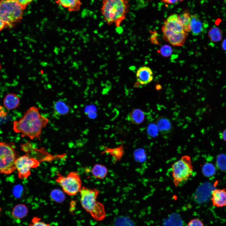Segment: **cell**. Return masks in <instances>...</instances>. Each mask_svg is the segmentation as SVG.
<instances>
[{"label":"cell","instance_id":"cell-1","mask_svg":"<svg viewBox=\"0 0 226 226\" xmlns=\"http://www.w3.org/2000/svg\"><path fill=\"white\" fill-rule=\"evenodd\" d=\"M39 109V107L31 106L19 120L14 121L13 123L14 132L20 133L23 137H27L31 140L37 139L40 141L42 129L49 121L40 113Z\"/></svg>","mask_w":226,"mask_h":226},{"label":"cell","instance_id":"cell-2","mask_svg":"<svg viewBox=\"0 0 226 226\" xmlns=\"http://www.w3.org/2000/svg\"><path fill=\"white\" fill-rule=\"evenodd\" d=\"M100 12L107 24L119 27L129 10V0H103Z\"/></svg>","mask_w":226,"mask_h":226},{"label":"cell","instance_id":"cell-3","mask_svg":"<svg viewBox=\"0 0 226 226\" xmlns=\"http://www.w3.org/2000/svg\"><path fill=\"white\" fill-rule=\"evenodd\" d=\"M162 31L164 40L174 46H183L188 35L179 15L172 14L164 21Z\"/></svg>","mask_w":226,"mask_h":226},{"label":"cell","instance_id":"cell-4","mask_svg":"<svg viewBox=\"0 0 226 226\" xmlns=\"http://www.w3.org/2000/svg\"><path fill=\"white\" fill-rule=\"evenodd\" d=\"M79 192L80 202L83 208L95 220H102L105 217V212L103 204L97 200L99 191L96 188L83 186Z\"/></svg>","mask_w":226,"mask_h":226},{"label":"cell","instance_id":"cell-5","mask_svg":"<svg viewBox=\"0 0 226 226\" xmlns=\"http://www.w3.org/2000/svg\"><path fill=\"white\" fill-rule=\"evenodd\" d=\"M24 10L16 0L0 1V17L5 23L6 27L13 28L20 22Z\"/></svg>","mask_w":226,"mask_h":226},{"label":"cell","instance_id":"cell-6","mask_svg":"<svg viewBox=\"0 0 226 226\" xmlns=\"http://www.w3.org/2000/svg\"><path fill=\"white\" fill-rule=\"evenodd\" d=\"M173 181L176 186L183 185L188 180L193 172L191 157L184 155L171 165Z\"/></svg>","mask_w":226,"mask_h":226},{"label":"cell","instance_id":"cell-7","mask_svg":"<svg viewBox=\"0 0 226 226\" xmlns=\"http://www.w3.org/2000/svg\"><path fill=\"white\" fill-rule=\"evenodd\" d=\"M17 158L14 143L0 142V174L9 175L14 172Z\"/></svg>","mask_w":226,"mask_h":226},{"label":"cell","instance_id":"cell-8","mask_svg":"<svg viewBox=\"0 0 226 226\" xmlns=\"http://www.w3.org/2000/svg\"><path fill=\"white\" fill-rule=\"evenodd\" d=\"M56 173V181L60 185L64 193L69 196H74L79 192L82 187V183L78 172H70L65 177L58 171Z\"/></svg>","mask_w":226,"mask_h":226},{"label":"cell","instance_id":"cell-9","mask_svg":"<svg viewBox=\"0 0 226 226\" xmlns=\"http://www.w3.org/2000/svg\"><path fill=\"white\" fill-rule=\"evenodd\" d=\"M15 164L18 178L24 180L28 178L31 174V169L37 167L40 162L35 158H31L26 154L18 157Z\"/></svg>","mask_w":226,"mask_h":226},{"label":"cell","instance_id":"cell-10","mask_svg":"<svg viewBox=\"0 0 226 226\" xmlns=\"http://www.w3.org/2000/svg\"><path fill=\"white\" fill-rule=\"evenodd\" d=\"M136 77L138 83L142 85L147 84L153 80V72L151 69L147 66H142L137 70Z\"/></svg>","mask_w":226,"mask_h":226},{"label":"cell","instance_id":"cell-11","mask_svg":"<svg viewBox=\"0 0 226 226\" xmlns=\"http://www.w3.org/2000/svg\"><path fill=\"white\" fill-rule=\"evenodd\" d=\"M213 206L215 207H226V190L216 189L212 192L211 199Z\"/></svg>","mask_w":226,"mask_h":226},{"label":"cell","instance_id":"cell-12","mask_svg":"<svg viewBox=\"0 0 226 226\" xmlns=\"http://www.w3.org/2000/svg\"><path fill=\"white\" fill-rule=\"evenodd\" d=\"M156 125L161 134H166L170 133L173 126L170 120L165 116H160L157 120Z\"/></svg>","mask_w":226,"mask_h":226},{"label":"cell","instance_id":"cell-13","mask_svg":"<svg viewBox=\"0 0 226 226\" xmlns=\"http://www.w3.org/2000/svg\"><path fill=\"white\" fill-rule=\"evenodd\" d=\"M190 31L194 36H197L203 30V24L198 15H191Z\"/></svg>","mask_w":226,"mask_h":226},{"label":"cell","instance_id":"cell-14","mask_svg":"<svg viewBox=\"0 0 226 226\" xmlns=\"http://www.w3.org/2000/svg\"><path fill=\"white\" fill-rule=\"evenodd\" d=\"M56 3L69 12L78 11L82 5L80 0H56Z\"/></svg>","mask_w":226,"mask_h":226},{"label":"cell","instance_id":"cell-15","mask_svg":"<svg viewBox=\"0 0 226 226\" xmlns=\"http://www.w3.org/2000/svg\"><path fill=\"white\" fill-rule=\"evenodd\" d=\"M145 117L144 112L142 110L136 109L132 110L127 116V119L131 123L139 125L144 121Z\"/></svg>","mask_w":226,"mask_h":226},{"label":"cell","instance_id":"cell-16","mask_svg":"<svg viewBox=\"0 0 226 226\" xmlns=\"http://www.w3.org/2000/svg\"><path fill=\"white\" fill-rule=\"evenodd\" d=\"M104 151L101 153H108L111 155L116 161H120L124 153V148L122 144L115 148H109L103 146Z\"/></svg>","mask_w":226,"mask_h":226},{"label":"cell","instance_id":"cell-17","mask_svg":"<svg viewBox=\"0 0 226 226\" xmlns=\"http://www.w3.org/2000/svg\"><path fill=\"white\" fill-rule=\"evenodd\" d=\"M19 103V98L14 94L10 93L7 94L3 100L4 106L9 110L16 108Z\"/></svg>","mask_w":226,"mask_h":226},{"label":"cell","instance_id":"cell-18","mask_svg":"<svg viewBox=\"0 0 226 226\" xmlns=\"http://www.w3.org/2000/svg\"><path fill=\"white\" fill-rule=\"evenodd\" d=\"M93 175L98 179H103L107 176L108 170L105 166L101 164H96L91 170Z\"/></svg>","mask_w":226,"mask_h":226},{"label":"cell","instance_id":"cell-19","mask_svg":"<svg viewBox=\"0 0 226 226\" xmlns=\"http://www.w3.org/2000/svg\"><path fill=\"white\" fill-rule=\"evenodd\" d=\"M54 111L56 115L59 116H64L69 111V108L64 101L58 100L53 105Z\"/></svg>","mask_w":226,"mask_h":226},{"label":"cell","instance_id":"cell-20","mask_svg":"<svg viewBox=\"0 0 226 226\" xmlns=\"http://www.w3.org/2000/svg\"><path fill=\"white\" fill-rule=\"evenodd\" d=\"M28 213V209L24 204L17 205L13 208L12 211L13 216L15 218L21 219L26 216Z\"/></svg>","mask_w":226,"mask_h":226},{"label":"cell","instance_id":"cell-21","mask_svg":"<svg viewBox=\"0 0 226 226\" xmlns=\"http://www.w3.org/2000/svg\"><path fill=\"white\" fill-rule=\"evenodd\" d=\"M208 34L210 40L213 42H219L222 39V31L218 27H214L211 28L209 30Z\"/></svg>","mask_w":226,"mask_h":226},{"label":"cell","instance_id":"cell-22","mask_svg":"<svg viewBox=\"0 0 226 226\" xmlns=\"http://www.w3.org/2000/svg\"><path fill=\"white\" fill-rule=\"evenodd\" d=\"M184 30L186 32L190 31L191 20V15L186 11L179 15Z\"/></svg>","mask_w":226,"mask_h":226},{"label":"cell","instance_id":"cell-23","mask_svg":"<svg viewBox=\"0 0 226 226\" xmlns=\"http://www.w3.org/2000/svg\"><path fill=\"white\" fill-rule=\"evenodd\" d=\"M114 226H135L133 222L128 217L119 216L116 218L114 222Z\"/></svg>","mask_w":226,"mask_h":226},{"label":"cell","instance_id":"cell-24","mask_svg":"<svg viewBox=\"0 0 226 226\" xmlns=\"http://www.w3.org/2000/svg\"><path fill=\"white\" fill-rule=\"evenodd\" d=\"M50 196L52 200L58 203H62L65 199L64 192L57 189H54L51 191Z\"/></svg>","mask_w":226,"mask_h":226},{"label":"cell","instance_id":"cell-25","mask_svg":"<svg viewBox=\"0 0 226 226\" xmlns=\"http://www.w3.org/2000/svg\"><path fill=\"white\" fill-rule=\"evenodd\" d=\"M202 171L204 176L210 177L215 174L216 169L213 164L208 163L204 164L202 168Z\"/></svg>","mask_w":226,"mask_h":226},{"label":"cell","instance_id":"cell-26","mask_svg":"<svg viewBox=\"0 0 226 226\" xmlns=\"http://www.w3.org/2000/svg\"><path fill=\"white\" fill-rule=\"evenodd\" d=\"M216 163L217 166L219 170H226V155L223 153L219 154L217 157Z\"/></svg>","mask_w":226,"mask_h":226},{"label":"cell","instance_id":"cell-27","mask_svg":"<svg viewBox=\"0 0 226 226\" xmlns=\"http://www.w3.org/2000/svg\"><path fill=\"white\" fill-rule=\"evenodd\" d=\"M158 131L156 125L153 123L150 124L147 127V134L151 138L155 137L158 135Z\"/></svg>","mask_w":226,"mask_h":226},{"label":"cell","instance_id":"cell-28","mask_svg":"<svg viewBox=\"0 0 226 226\" xmlns=\"http://www.w3.org/2000/svg\"><path fill=\"white\" fill-rule=\"evenodd\" d=\"M29 226H50L49 225L41 221L40 218L34 217L32 219Z\"/></svg>","mask_w":226,"mask_h":226},{"label":"cell","instance_id":"cell-29","mask_svg":"<svg viewBox=\"0 0 226 226\" xmlns=\"http://www.w3.org/2000/svg\"><path fill=\"white\" fill-rule=\"evenodd\" d=\"M160 51L161 54L165 57L170 56L172 52L171 47L168 45H165L162 46Z\"/></svg>","mask_w":226,"mask_h":226},{"label":"cell","instance_id":"cell-30","mask_svg":"<svg viewBox=\"0 0 226 226\" xmlns=\"http://www.w3.org/2000/svg\"><path fill=\"white\" fill-rule=\"evenodd\" d=\"M187 226H204L203 223L200 220L195 218L190 221Z\"/></svg>","mask_w":226,"mask_h":226},{"label":"cell","instance_id":"cell-31","mask_svg":"<svg viewBox=\"0 0 226 226\" xmlns=\"http://www.w3.org/2000/svg\"><path fill=\"white\" fill-rule=\"evenodd\" d=\"M17 1L24 10L28 5L33 0H16Z\"/></svg>","mask_w":226,"mask_h":226},{"label":"cell","instance_id":"cell-32","mask_svg":"<svg viewBox=\"0 0 226 226\" xmlns=\"http://www.w3.org/2000/svg\"><path fill=\"white\" fill-rule=\"evenodd\" d=\"M183 0H161L164 3L166 4H174L179 2H181Z\"/></svg>","mask_w":226,"mask_h":226},{"label":"cell","instance_id":"cell-33","mask_svg":"<svg viewBox=\"0 0 226 226\" xmlns=\"http://www.w3.org/2000/svg\"><path fill=\"white\" fill-rule=\"evenodd\" d=\"M6 27L5 23L0 17V31Z\"/></svg>","mask_w":226,"mask_h":226},{"label":"cell","instance_id":"cell-34","mask_svg":"<svg viewBox=\"0 0 226 226\" xmlns=\"http://www.w3.org/2000/svg\"><path fill=\"white\" fill-rule=\"evenodd\" d=\"M221 135L222 138L226 142V129L222 132Z\"/></svg>","mask_w":226,"mask_h":226},{"label":"cell","instance_id":"cell-35","mask_svg":"<svg viewBox=\"0 0 226 226\" xmlns=\"http://www.w3.org/2000/svg\"><path fill=\"white\" fill-rule=\"evenodd\" d=\"M221 46L223 49L226 51V39H224L222 41Z\"/></svg>","mask_w":226,"mask_h":226},{"label":"cell","instance_id":"cell-36","mask_svg":"<svg viewBox=\"0 0 226 226\" xmlns=\"http://www.w3.org/2000/svg\"><path fill=\"white\" fill-rule=\"evenodd\" d=\"M1 64H0V70L1 69Z\"/></svg>","mask_w":226,"mask_h":226}]
</instances>
